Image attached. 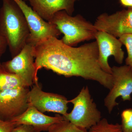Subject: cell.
Returning a JSON list of instances; mask_svg holds the SVG:
<instances>
[{
  "mask_svg": "<svg viewBox=\"0 0 132 132\" xmlns=\"http://www.w3.org/2000/svg\"><path fill=\"white\" fill-rule=\"evenodd\" d=\"M34 57L37 78L38 71L44 68L65 77L97 81L109 90L112 87V76L104 72L99 64L96 41L74 47L52 37L34 46Z\"/></svg>",
  "mask_w": 132,
  "mask_h": 132,
  "instance_id": "obj_1",
  "label": "cell"
},
{
  "mask_svg": "<svg viewBox=\"0 0 132 132\" xmlns=\"http://www.w3.org/2000/svg\"><path fill=\"white\" fill-rule=\"evenodd\" d=\"M0 9V35L6 41L12 58L27 44L30 32L25 15L14 0H2Z\"/></svg>",
  "mask_w": 132,
  "mask_h": 132,
  "instance_id": "obj_2",
  "label": "cell"
},
{
  "mask_svg": "<svg viewBox=\"0 0 132 132\" xmlns=\"http://www.w3.org/2000/svg\"><path fill=\"white\" fill-rule=\"evenodd\" d=\"M48 22L54 24L64 36V44L73 47L79 43L95 39L97 30L94 24L80 14L69 15L64 10L55 13Z\"/></svg>",
  "mask_w": 132,
  "mask_h": 132,
  "instance_id": "obj_3",
  "label": "cell"
},
{
  "mask_svg": "<svg viewBox=\"0 0 132 132\" xmlns=\"http://www.w3.org/2000/svg\"><path fill=\"white\" fill-rule=\"evenodd\" d=\"M69 101L73 104V108L71 112L62 116L64 120L87 130L101 120V113L91 97L87 86L82 88L76 97Z\"/></svg>",
  "mask_w": 132,
  "mask_h": 132,
  "instance_id": "obj_4",
  "label": "cell"
},
{
  "mask_svg": "<svg viewBox=\"0 0 132 132\" xmlns=\"http://www.w3.org/2000/svg\"><path fill=\"white\" fill-rule=\"evenodd\" d=\"M20 8L27 22L30 35L27 43L35 46L39 43L61 34L57 26L45 21L23 0H14Z\"/></svg>",
  "mask_w": 132,
  "mask_h": 132,
  "instance_id": "obj_5",
  "label": "cell"
},
{
  "mask_svg": "<svg viewBox=\"0 0 132 132\" xmlns=\"http://www.w3.org/2000/svg\"><path fill=\"white\" fill-rule=\"evenodd\" d=\"M34 46L27 43L20 53L12 60L2 64L6 71L19 76L28 87L34 84L38 83L34 62Z\"/></svg>",
  "mask_w": 132,
  "mask_h": 132,
  "instance_id": "obj_6",
  "label": "cell"
},
{
  "mask_svg": "<svg viewBox=\"0 0 132 132\" xmlns=\"http://www.w3.org/2000/svg\"><path fill=\"white\" fill-rule=\"evenodd\" d=\"M113 85L104 99V104L108 112H112L118 105L116 99L121 97L124 101H130L132 94V70L127 65L112 68Z\"/></svg>",
  "mask_w": 132,
  "mask_h": 132,
  "instance_id": "obj_7",
  "label": "cell"
},
{
  "mask_svg": "<svg viewBox=\"0 0 132 132\" xmlns=\"http://www.w3.org/2000/svg\"><path fill=\"white\" fill-rule=\"evenodd\" d=\"M29 105L32 106L41 112H52L62 114L68 113V104L69 103L67 98L60 95L43 92L38 83L34 84L28 94Z\"/></svg>",
  "mask_w": 132,
  "mask_h": 132,
  "instance_id": "obj_8",
  "label": "cell"
},
{
  "mask_svg": "<svg viewBox=\"0 0 132 132\" xmlns=\"http://www.w3.org/2000/svg\"><path fill=\"white\" fill-rule=\"evenodd\" d=\"M94 25L97 31H104L116 38L132 34V8L123 9L111 15L102 14Z\"/></svg>",
  "mask_w": 132,
  "mask_h": 132,
  "instance_id": "obj_9",
  "label": "cell"
},
{
  "mask_svg": "<svg viewBox=\"0 0 132 132\" xmlns=\"http://www.w3.org/2000/svg\"><path fill=\"white\" fill-rule=\"evenodd\" d=\"M28 88H17L0 92V119L10 120L26 111L29 106Z\"/></svg>",
  "mask_w": 132,
  "mask_h": 132,
  "instance_id": "obj_10",
  "label": "cell"
},
{
  "mask_svg": "<svg viewBox=\"0 0 132 132\" xmlns=\"http://www.w3.org/2000/svg\"><path fill=\"white\" fill-rule=\"evenodd\" d=\"M95 39L98 48L100 66L104 72L112 75V68L109 64V58L113 56L117 63L122 64L125 57V53L122 49L123 44L119 39L104 31H97Z\"/></svg>",
  "mask_w": 132,
  "mask_h": 132,
  "instance_id": "obj_11",
  "label": "cell"
},
{
  "mask_svg": "<svg viewBox=\"0 0 132 132\" xmlns=\"http://www.w3.org/2000/svg\"><path fill=\"white\" fill-rule=\"evenodd\" d=\"M64 119L62 116L57 114L54 116L45 115L32 106H29L27 110L20 115L10 120L15 126L26 125L32 127L34 132L47 131L54 124Z\"/></svg>",
  "mask_w": 132,
  "mask_h": 132,
  "instance_id": "obj_12",
  "label": "cell"
},
{
  "mask_svg": "<svg viewBox=\"0 0 132 132\" xmlns=\"http://www.w3.org/2000/svg\"><path fill=\"white\" fill-rule=\"evenodd\" d=\"M29 2L32 8L45 20L48 22L55 14L64 10L72 15L75 11V3L81 0H25Z\"/></svg>",
  "mask_w": 132,
  "mask_h": 132,
  "instance_id": "obj_13",
  "label": "cell"
},
{
  "mask_svg": "<svg viewBox=\"0 0 132 132\" xmlns=\"http://www.w3.org/2000/svg\"><path fill=\"white\" fill-rule=\"evenodd\" d=\"M22 87H28L19 76L6 71L0 63V92Z\"/></svg>",
  "mask_w": 132,
  "mask_h": 132,
  "instance_id": "obj_14",
  "label": "cell"
},
{
  "mask_svg": "<svg viewBox=\"0 0 132 132\" xmlns=\"http://www.w3.org/2000/svg\"><path fill=\"white\" fill-rule=\"evenodd\" d=\"M47 132H88L87 129L78 127L69 121L63 120L54 123Z\"/></svg>",
  "mask_w": 132,
  "mask_h": 132,
  "instance_id": "obj_15",
  "label": "cell"
},
{
  "mask_svg": "<svg viewBox=\"0 0 132 132\" xmlns=\"http://www.w3.org/2000/svg\"><path fill=\"white\" fill-rule=\"evenodd\" d=\"M88 132H123L121 125L109 123L105 118L90 128Z\"/></svg>",
  "mask_w": 132,
  "mask_h": 132,
  "instance_id": "obj_16",
  "label": "cell"
},
{
  "mask_svg": "<svg viewBox=\"0 0 132 132\" xmlns=\"http://www.w3.org/2000/svg\"><path fill=\"white\" fill-rule=\"evenodd\" d=\"M119 39L125 45L127 51V57L125 60L126 65L130 67L132 70V34L121 36Z\"/></svg>",
  "mask_w": 132,
  "mask_h": 132,
  "instance_id": "obj_17",
  "label": "cell"
},
{
  "mask_svg": "<svg viewBox=\"0 0 132 132\" xmlns=\"http://www.w3.org/2000/svg\"><path fill=\"white\" fill-rule=\"evenodd\" d=\"M123 132H132V109H125L121 114Z\"/></svg>",
  "mask_w": 132,
  "mask_h": 132,
  "instance_id": "obj_18",
  "label": "cell"
},
{
  "mask_svg": "<svg viewBox=\"0 0 132 132\" xmlns=\"http://www.w3.org/2000/svg\"><path fill=\"white\" fill-rule=\"evenodd\" d=\"M15 127L10 120H3L0 119V132H12Z\"/></svg>",
  "mask_w": 132,
  "mask_h": 132,
  "instance_id": "obj_19",
  "label": "cell"
},
{
  "mask_svg": "<svg viewBox=\"0 0 132 132\" xmlns=\"http://www.w3.org/2000/svg\"><path fill=\"white\" fill-rule=\"evenodd\" d=\"M12 132H34V130L31 126L21 125L15 126Z\"/></svg>",
  "mask_w": 132,
  "mask_h": 132,
  "instance_id": "obj_20",
  "label": "cell"
},
{
  "mask_svg": "<svg viewBox=\"0 0 132 132\" xmlns=\"http://www.w3.org/2000/svg\"><path fill=\"white\" fill-rule=\"evenodd\" d=\"M7 46L6 41L2 36L0 35V59L6 52Z\"/></svg>",
  "mask_w": 132,
  "mask_h": 132,
  "instance_id": "obj_21",
  "label": "cell"
},
{
  "mask_svg": "<svg viewBox=\"0 0 132 132\" xmlns=\"http://www.w3.org/2000/svg\"><path fill=\"white\" fill-rule=\"evenodd\" d=\"M122 6L127 8H132V0H119Z\"/></svg>",
  "mask_w": 132,
  "mask_h": 132,
  "instance_id": "obj_22",
  "label": "cell"
}]
</instances>
